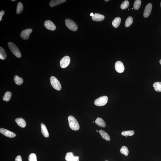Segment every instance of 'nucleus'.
<instances>
[{
	"label": "nucleus",
	"mask_w": 161,
	"mask_h": 161,
	"mask_svg": "<svg viewBox=\"0 0 161 161\" xmlns=\"http://www.w3.org/2000/svg\"><path fill=\"white\" fill-rule=\"evenodd\" d=\"M69 127L73 130L77 131L79 130L80 126L78 121L73 116L70 115L68 117Z\"/></svg>",
	"instance_id": "nucleus-1"
},
{
	"label": "nucleus",
	"mask_w": 161,
	"mask_h": 161,
	"mask_svg": "<svg viewBox=\"0 0 161 161\" xmlns=\"http://www.w3.org/2000/svg\"><path fill=\"white\" fill-rule=\"evenodd\" d=\"M9 49L13 54L16 57L20 58L21 57V54L17 47L14 43L9 42L8 43Z\"/></svg>",
	"instance_id": "nucleus-2"
},
{
	"label": "nucleus",
	"mask_w": 161,
	"mask_h": 161,
	"mask_svg": "<svg viewBox=\"0 0 161 161\" xmlns=\"http://www.w3.org/2000/svg\"><path fill=\"white\" fill-rule=\"evenodd\" d=\"M65 23L67 28L70 30L74 31L77 30L78 26L73 21L67 19L65 20Z\"/></svg>",
	"instance_id": "nucleus-3"
},
{
	"label": "nucleus",
	"mask_w": 161,
	"mask_h": 161,
	"mask_svg": "<svg viewBox=\"0 0 161 161\" xmlns=\"http://www.w3.org/2000/svg\"><path fill=\"white\" fill-rule=\"evenodd\" d=\"M50 83L54 89L57 91H60L61 88V84L57 78L54 76H52L50 79Z\"/></svg>",
	"instance_id": "nucleus-4"
},
{
	"label": "nucleus",
	"mask_w": 161,
	"mask_h": 161,
	"mask_svg": "<svg viewBox=\"0 0 161 161\" xmlns=\"http://www.w3.org/2000/svg\"><path fill=\"white\" fill-rule=\"evenodd\" d=\"M108 100V98L107 96H101L95 100L94 104L97 106H104L107 104Z\"/></svg>",
	"instance_id": "nucleus-5"
},
{
	"label": "nucleus",
	"mask_w": 161,
	"mask_h": 161,
	"mask_svg": "<svg viewBox=\"0 0 161 161\" xmlns=\"http://www.w3.org/2000/svg\"><path fill=\"white\" fill-rule=\"evenodd\" d=\"M70 59L68 56H65L60 61V65L62 68H65L70 64Z\"/></svg>",
	"instance_id": "nucleus-6"
},
{
	"label": "nucleus",
	"mask_w": 161,
	"mask_h": 161,
	"mask_svg": "<svg viewBox=\"0 0 161 161\" xmlns=\"http://www.w3.org/2000/svg\"><path fill=\"white\" fill-rule=\"evenodd\" d=\"M32 32V30L31 29L24 30L21 33V37L24 40H28L29 38L30 35Z\"/></svg>",
	"instance_id": "nucleus-7"
},
{
	"label": "nucleus",
	"mask_w": 161,
	"mask_h": 161,
	"mask_svg": "<svg viewBox=\"0 0 161 161\" xmlns=\"http://www.w3.org/2000/svg\"><path fill=\"white\" fill-rule=\"evenodd\" d=\"M0 132L4 135L9 138H13L16 136V134L4 128H1Z\"/></svg>",
	"instance_id": "nucleus-8"
},
{
	"label": "nucleus",
	"mask_w": 161,
	"mask_h": 161,
	"mask_svg": "<svg viewBox=\"0 0 161 161\" xmlns=\"http://www.w3.org/2000/svg\"><path fill=\"white\" fill-rule=\"evenodd\" d=\"M115 68L117 71L119 73L124 72L125 67L123 63L120 61H118L115 63Z\"/></svg>",
	"instance_id": "nucleus-9"
},
{
	"label": "nucleus",
	"mask_w": 161,
	"mask_h": 161,
	"mask_svg": "<svg viewBox=\"0 0 161 161\" xmlns=\"http://www.w3.org/2000/svg\"><path fill=\"white\" fill-rule=\"evenodd\" d=\"M152 9V5L149 3L145 7L144 12V16L145 18H147L150 15Z\"/></svg>",
	"instance_id": "nucleus-10"
},
{
	"label": "nucleus",
	"mask_w": 161,
	"mask_h": 161,
	"mask_svg": "<svg viewBox=\"0 0 161 161\" xmlns=\"http://www.w3.org/2000/svg\"><path fill=\"white\" fill-rule=\"evenodd\" d=\"M44 25L47 29L50 30L54 31L56 29V26L53 22L50 20H46Z\"/></svg>",
	"instance_id": "nucleus-11"
},
{
	"label": "nucleus",
	"mask_w": 161,
	"mask_h": 161,
	"mask_svg": "<svg viewBox=\"0 0 161 161\" xmlns=\"http://www.w3.org/2000/svg\"><path fill=\"white\" fill-rule=\"evenodd\" d=\"M105 16L103 15L98 13H95L94 16L92 17V19L94 21L100 22L104 19Z\"/></svg>",
	"instance_id": "nucleus-12"
},
{
	"label": "nucleus",
	"mask_w": 161,
	"mask_h": 161,
	"mask_svg": "<svg viewBox=\"0 0 161 161\" xmlns=\"http://www.w3.org/2000/svg\"><path fill=\"white\" fill-rule=\"evenodd\" d=\"M15 121L17 124L20 127L24 128L26 126V123L25 120L22 118H17L15 119Z\"/></svg>",
	"instance_id": "nucleus-13"
},
{
	"label": "nucleus",
	"mask_w": 161,
	"mask_h": 161,
	"mask_svg": "<svg viewBox=\"0 0 161 161\" xmlns=\"http://www.w3.org/2000/svg\"><path fill=\"white\" fill-rule=\"evenodd\" d=\"M95 123L98 126L102 128H105L106 126L105 122L103 120L100 118H97L95 121Z\"/></svg>",
	"instance_id": "nucleus-14"
},
{
	"label": "nucleus",
	"mask_w": 161,
	"mask_h": 161,
	"mask_svg": "<svg viewBox=\"0 0 161 161\" xmlns=\"http://www.w3.org/2000/svg\"><path fill=\"white\" fill-rule=\"evenodd\" d=\"M66 0H52L50 1L49 5L50 7H53L65 2Z\"/></svg>",
	"instance_id": "nucleus-15"
},
{
	"label": "nucleus",
	"mask_w": 161,
	"mask_h": 161,
	"mask_svg": "<svg viewBox=\"0 0 161 161\" xmlns=\"http://www.w3.org/2000/svg\"><path fill=\"white\" fill-rule=\"evenodd\" d=\"M41 132L42 133L43 136L45 137L48 138L49 137V133L48 131L46 125L44 124H41Z\"/></svg>",
	"instance_id": "nucleus-16"
},
{
	"label": "nucleus",
	"mask_w": 161,
	"mask_h": 161,
	"mask_svg": "<svg viewBox=\"0 0 161 161\" xmlns=\"http://www.w3.org/2000/svg\"><path fill=\"white\" fill-rule=\"evenodd\" d=\"M99 132L102 137L106 141H110V136L105 131L103 130H100L99 131Z\"/></svg>",
	"instance_id": "nucleus-17"
},
{
	"label": "nucleus",
	"mask_w": 161,
	"mask_h": 161,
	"mask_svg": "<svg viewBox=\"0 0 161 161\" xmlns=\"http://www.w3.org/2000/svg\"><path fill=\"white\" fill-rule=\"evenodd\" d=\"M121 21V19L120 17H116L112 22V25L114 28H117L120 25Z\"/></svg>",
	"instance_id": "nucleus-18"
},
{
	"label": "nucleus",
	"mask_w": 161,
	"mask_h": 161,
	"mask_svg": "<svg viewBox=\"0 0 161 161\" xmlns=\"http://www.w3.org/2000/svg\"><path fill=\"white\" fill-rule=\"evenodd\" d=\"M14 80L16 85H21L23 83V80L22 78L19 77L17 75L15 76L14 77Z\"/></svg>",
	"instance_id": "nucleus-19"
},
{
	"label": "nucleus",
	"mask_w": 161,
	"mask_h": 161,
	"mask_svg": "<svg viewBox=\"0 0 161 161\" xmlns=\"http://www.w3.org/2000/svg\"><path fill=\"white\" fill-rule=\"evenodd\" d=\"M74 156L73 153L72 152L67 153L66 154L65 160L67 161H73Z\"/></svg>",
	"instance_id": "nucleus-20"
},
{
	"label": "nucleus",
	"mask_w": 161,
	"mask_h": 161,
	"mask_svg": "<svg viewBox=\"0 0 161 161\" xmlns=\"http://www.w3.org/2000/svg\"><path fill=\"white\" fill-rule=\"evenodd\" d=\"M153 87L155 91L161 92V82H157L153 84Z\"/></svg>",
	"instance_id": "nucleus-21"
},
{
	"label": "nucleus",
	"mask_w": 161,
	"mask_h": 161,
	"mask_svg": "<svg viewBox=\"0 0 161 161\" xmlns=\"http://www.w3.org/2000/svg\"><path fill=\"white\" fill-rule=\"evenodd\" d=\"M12 93L10 91H7L5 93L4 96L3 98V100L4 101H6L8 102L10 100L12 96Z\"/></svg>",
	"instance_id": "nucleus-22"
},
{
	"label": "nucleus",
	"mask_w": 161,
	"mask_h": 161,
	"mask_svg": "<svg viewBox=\"0 0 161 161\" xmlns=\"http://www.w3.org/2000/svg\"><path fill=\"white\" fill-rule=\"evenodd\" d=\"M6 58V54L5 50L1 47H0V59L2 60H5Z\"/></svg>",
	"instance_id": "nucleus-23"
},
{
	"label": "nucleus",
	"mask_w": 161,
	"mask_h": 161,
	"mask_svg": "<svg viewBox=\"0 0 161 161\" xmlns=\"http://www.w3.org/2000/svg\"><path fill=\"white\" fill-rule=\"evenodd\" d=\"M121 154L124 155L125 156H128L129 153V151L128 147L125 146H123L121 147L120 150Z\"/></svg>",
	"instance_id": "nucleus-24"
},
{
	"label": "nucleus",
	"mask_w": 161,
	"mask_h": 161,
	"mask_svg": "<svg viewBox=\"0 0 161 161\" xmlns=\"http://www.w3.org/2000/svg\"><path fill=\"white\" fill-rule=\"evenodd\" d=\"M23 6L22 4L20 2H18L17 3V6L16 14H20L23 11Z\"/></svg>",
	"instance_id": "nucleus-25"
},
{
	"label": "nucleus",
	"mask_w": 161,
	"mask_h": 161,
	"mask_svg": "<svg viewBox=\"0 0 161 161\" xmlns=\"http://www.w3.org/2000/svg\"><path fill=\"white\" fill-rule=\"evenodd\" d=\"M135 134V132L133 130H129L124 131L121 132L122 135L123 136H132Z\"/></svg>",
	"instance_id": "nucleus-26"
},
{
	"label": "nucleus",
	"mask_w": 161,
	"mask_h": 161,
	"mask_svg": "<svg viewBox=\"0 0 161 161\" xmlns=\"http://www.w3.org/2000/svg\"><path fill=\"white\" fill-rule=\"evenodd\" d=\"M133 22V19L131 16H129L127 19L125 23V26L126 27H130Z\"/></svg>",
	"instance_id": "nucleus-27"
},
{
	"label": "nucleus",
	"mask_w": 161,
	"mask_h": 161,
	"mask_svg": "<svg viewBox=\"0 0 161 161\" xmlns=\"http://www.w3.org/2000/svg\"><path fill=\"white\" fill-rule=\"evenodd\" d=\"M141 1L140 0H136L135 1L133 6L135 10H138L141 7Z\"/></svg>",
	"instance_id": "nucleus-28"
},
{
	"label": "nucleus",
	"mask_w": 161,
	"mask_h": 161,
	"mask_svg": "<svg viewBox=\"0 0 161 161\" xmlns=\"http://www.w3.org/2000/svg\"><path fill=\"white\" fill-rule=\"evenodd\" d=\"M129 5V2L128 1H124L121 3V8L122 9H126L127 8H128Z\"/></svg>",
	"instance_id": "nucleus-29"
},
{
	"label": "nucleus",
	"mask_w": 161,
	"mask_h": 161,
	"mask_svg": "<svg viewBox=\"0 0 161 161\" xmlns=\"http://www.w3.org/2000/svg\"><path fill=\"white\" fill-rule=\"evenodd\" d=\"M29 161H37L36 154L32 153L30 154L29 157Z\"/></svg>",
	"instance_id": "nucleus-30"
},
{
	"label": "nucleus",
	"mask_w": 161,
	"mask_h": 161,
	"mask_svg": "<svg viewBox=\"0 0 161 161\" xmlns=\"http://www.w3.org/2000/svg\"><path fill=\"white\" fill-rule=\"evenodd\" d=\"M15 161H22L21 156L20 155H18L16 157Z\"/></svg>",
	"instance_id": "nucleus-31"
},
{
	"label": "nucleus",
	"mask_w": 161,
	"mask_h": 161,
	"mask_svg": "<svg viewBox=\"0 0 161 161\" xmlns=\"http://www.w3.org/2000/svg\"><path fill=\"white\" fill-rule=\"evenodd\" d=\"M5 12L3 10L1 11L0 12V21H1L2 20V17L4 14Z\"/></svg>",
	"instance_id": "nucleus-32"
},
{
	"label": "nucleus",
	"mask_w": 161,
	"mask_h": 161,
	"mask_svg": "<svg viewBox=\"0 0 161 161\" xmlns=\"http://www.w3.org/2000/svg\"><path fill=\"white\" fill-rule=\"evenodd\" d=\"M79 157L78 156H74V158L73 161H79Z\"/></svg>",
	"instance_id": "nucleus-33"
},
{
	"label": "nucleus",
	"mask_w": 161,
	"mask_h": 161,
	"mask_svg": "<svg viewBox=\"0 0 161 161\" xmlns=\"http://www.w3.org/2000/svg\"><path fill=\"white\" fill-rule=\"evenodd\" d=\"M90 15L91 16H94V14H93V13H91V14H90Z\"/></svg>",
	"instance_id": "nucleus-34"
},
{
	"label": "nucleus",
	"mask_w": 161,
	"mask_h": 161,
	"mask_svg": "<svg viewBox=\"0 0 161 161\" xmlns=\"http://www.w3.org/2000/svg\"><path fill=\"white\" fill-rule=\"evenodd\" d=\"M110 1L109 0H105V1L106 2H107V1Z\"/></svg>",
	"instance_id": "nucleus-35"
},
{
	"label": "nucleus",
	"mask_w": 161,
	"mask_h": 161,
	"mask_svg": "<svg viewBox=\"0 0 161 161\" xmlns=\"http://www.w3.org/2000/svg\"><path fill=\"white\" fill-rule=\"evenodd\" d=\"M159 62H160V64L161 65V59L160 60Z\"/></svg>",
	"instance_id": "nucleus-36"
},
{
	"label": "nucleus",
	"mask_w": 161,
	"mask_h": 161,
	"mask_svg": "<svg viewBox=\"0 0 161 161\" xmlns=\"http://www.w3.org/2000/svg\"><path fill=\"white\" fill-rule=\"evenodd\" d=\"M12 1H15V0H12Z\"/></svg>",
	"instance_id": "nucleus-37"
},
{
	"label": "nucleus",
	"mask_w": 161,
	"mask_h": 161,
	"mask_svg": "<svg viewBox=\"0 0 161 161\" xmlns=\"http://www.w3.org/2000/svg\"><path fill=\"white\" fill-rule=\"evenodd\" d=\"M96 132H98V130H96Z\"/></svg>",
	"instance_id": "nucleus-38"
},
{
	"label": "nucleus",
	"mask_w": 161,
	"mask_h": 161,
	"mask_svg": "<svg viewBox=\"0 0 161 161\" xmlns=\"http://www.w3.org/2000/svg\"><path fill=\"white\" fill-rule=\"evenodd\" d=\"M160 7H161V1L160 3Z\"/></svg>",
	"instance_id": "nucleus-39"
},
{
	"label": "nucleus",
	"mask_w": 161,
	"mask_h": 161,
	"mask_svg": "<svg viewBox=\"0 0 161 161\" xmlns=\"http://www.w3.org/2000/svg\"><path fill=\"white\" fill-rule=\"evenodd\" d=\"M93 123H94V121H93Z\"/></svg>",
	"instance_id": "nucleus-40"
},
{
	"label": "nucleus",
	"mask_w": 161,
	"mask_h": 161,
	"mask_svg": "<svg viewBox=\"0 0 161 161\" xmlns=\"http://www.w3.org/2000/svg\"><path fill=\"white\" fill-rule=\"evenodd\" d=\"M108 161V160H106V161Z\"/></svg>",
	"instance_id": "nucleus-41"
}]
</instances>
